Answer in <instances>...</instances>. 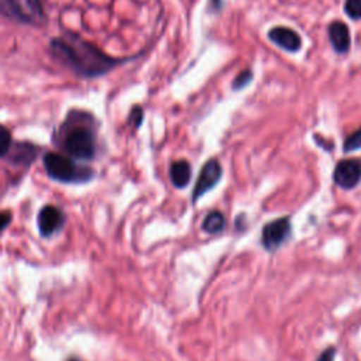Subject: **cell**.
Returning <instances> with one entry per match:
<instances>
[{
  "instance_id": "cell-1",
  "label": "cell",
  "mask_w": 361,
  "mask_h": 361,
  "mask_svg": "<svg viewBox=\"0 0 361 361\" xmlns=\"http://www.w3.org/2000/svg\"><path fill=\"white\" fill-rule=\"evenodd\" d=\"M49 52L56 62L83 79L103 76L121 62L78 34L68 31L51 39Z\"/></svg>"
},
{
  "instance_id": "cell-2",
  "label": "cell",
  "mask_w": 361,
  "mask_h": 361,
  "mask_svg": "<svg viewBox=\"0 0 361 361\" xmlns=\"http://www.w3.org/2000/svg\"><path fill=\"white\" fill-rule=\"evenodd\" d=\"M62 149L79 161H90L96 157V121L87 111L72 110L58 130Z\"/></svg>"
},
{
  "instance_id": "cell-3",
  "label": "cell",
  "mask_w": 361,
  "mask_h": 361,
  "mask_svg": "<svg viewBox=\"0 0 361 361\" xmlns=\"http://www.w3.org/2000/svg\"><path fill=\"white\" fill-rule=\"evenodd\" d=\"M42 164L47 175L61 183H85L93 178V169L78 165L72 158L59 152H47Z\"/></svg>"
},
{
  "instance_id": "cell-4",
  "label": "cell",
  "mask_w": 361,
  "mask_h": 361,
  "mask_svg": "<svg viewBox=\"0 0 361 361\" xmlns=\"http://www.w3.org/2000/svg\"><path fill=\"white\" fill-rule=\"evenodd\" d=\"M0 14L24 24H39L44 18L39 0H0Z\"/></svg>"
},
{
  "instance_id": "cell-5",
  "label": "cell",
  "mask_w": 361,
  "mask_h": 361,
  "mask_svg": "<svg viewBox=\"0 0 361 361\" xmlns=\"http://www.w3.org/2000/svg\"><path fill=\"white\" fill-rule=\"evenodd\" d=\"M66 223L65 213L54 204L44 206L37 217V226L41 237H51L62 230Z\"/></svg>"
},
{
  "instance_id": "cell-6",
  "label": "cell",
  "mask_w": 361,
  "mask_h": 361,
  "mask_svg": "<svg viewBox=\"0 0 361 361\" xmlns=\"http://www.w3.org/2000/svg\"><path fill=\"white\" fill-rule=\"evenodd\" d=\"M220 178H221V165L219 164V161L214 158L206 161L200 169L199 178L193 188V195H192L193 202L199 200L206 192L213 189L216 183L220 180Z\"/></svg>"
},
{
  "instance_id": "cell-7",
  "label": "cell",
  "mask_w": 361,
  "mask_h": 361,
  "mask_svg": "<svg viewBox=\"0 0 361 361\" xmlns=\"http://www.w3.org/2000/svg\"><path fill=\"white\" fill-rule=\"evenodd\" d=\"M290 231V221L288 217L275 219L262 227L261 243L267 250H275L279 247Z\"/></svg>"
},
{
  "instance_id": "cell-8",
  "label": "cell",
  "mask_w": 361,
  "mask_h": 361,
  "mask_svg": "<svg viewBox=\"0 0 361 361\" xmlns=\"http://www.w3.org/2000/svg\"><path fill=\"white\" fill-rule=\"evenodd\" d=\"M333 179L336 185H338L343 189H353L354 186H357L361 179L360 161L354 158L341 159L334 168Z\"/></svg>"
},
{
  "instance_id": "cell-9",
  "label": "cell",
  "mask_w": 361,
  "mask_h": 361,
  "mask_svg": "<svg viewBox=\"0 0 361 361\" xmlns=\"http://www.w3.org/2000/svg\"><path fill=\"white\" fill-rule=\"evenodd\" d=\"M38 155V148L31 142H13L8 152L7 159L11 165L16 166H28Z\"/></svg>"
},
{
  "instance_id": "cell-10",
  "label": "cell",
  "mask_w": 361,
  "mask_h": 361,
  "mask_svg": "<svg viewBox=\"0 0 361 361\" xmlns=\"http://www.w3.org/2000/svg\"><path fill=\"white\" fill-rule=\"evenodd\" d=\"M268 37L274 44L286 51L295 52L300 48V37L288 27H274L269 30Z\"/></svg>"
},
{
  "instance_id": "cell-11",
  "label": "cell",
  "mask_w": 361,
  "mask_h": 361,
  "mask_svg": "<svg viewBox=\"0 0 361 361\" xmlns=\"http://www.w3.org/2000/svg\"><path fill=\"white\" fill-rule=\"evenodd\" d=\"M329 39L337 52H347L351 42L348 27L341 21L331 23L329 25Z\"/></svg>"
},
{
  "instance_id": "cell-12",
  "label": "cell",
  "mask_w": 361,
  "mask_h": 361,
  "mask_svg": "<svg viewBox=\"0 0 361 361\" xmlns=\"http://www.w3.org/2000/svg\"><path fill=\"white\" fill-rule=\"evenodd\" d=\"M169 176H171V180L175 188H179V189L185 188L189 183L190 176H192L190 164L185 159L175 161L169 168Z\"/></svg>"
},
{
  "instance_id": "cell-13",
  "label": "cell",
  "mask_w": 361,
  "mask_h": 361,
  "mask_svg": "<svg viewBox=\"0 0 361 361\" xmlns=\"http://www.w3.org/2000/svg\"><path fill=\"white\" fill-rule=\"evenodd\" d=\"M224 226H226V219H224L223 213H220L217 210L206 214V217L202 223V228L209 234H217V233L223 231Z\"/></svg>"
},
{
  "instance_id": "cell-14",
  "label": "cell",
  "mask_w": 361,
  "mask_h": 361,
  "mask_svg": "<svg viewBox=\"0 0 361 361\" xmlns=\"http://www.w3.org/2000/svg\"><path fill=\"white\" fill-rule=\"evenodd\" d=\"M11 144H13V141H11V134H10L8 128L4 127L3 124H0V158L7 155Z\"/></svg>"
},
{
  "instance_id": "cell-15",
  "label": "cell",
  "mask_w": 361,
  "mask_h": 361,
  "mask_svg": "<svg viewBox=\"0 0 361 361\" xmlns=\"http://www.w3.org/2000/svg\"><path fill=\"white\" fill-rule=\"evenodd\" d=\"M344 10L350 18L360 20L361 18V0H345Z\"/></svg>"
},
{
  "instance_id": "cell-16",
  "label": "cell",
  "mask_w": 361,
  "mask_h": 361,
  "mask_svg": "<svg viewBox=\"0 0 361 361\" xmlns=\"http://www.w3.org/2000/svg\"><path fill=\"white\" fill-rule=\"evenodd\" d=\"M343 148H344L345 152H350V151L361 148V127L357 131H354L351 135L347 137V140L344 141V147Z\"/></svg>"
},
{
  "instance_id": "cell-17",
  "label": "cell",
  "mask_w": 361,
  "mask_h": 361,
  "mask_svg": "<svg viewBox=\"0 0 361 361\" xmlns=\"http://www.w3.org/2000/svg\"><path fill=\"white\" fill-rule=\"evenodd\" d=\"M252 79V72L250 69H245L243 72H240L235 79H234V83H233V87L234 89H241L244 86H247Z\"/></svg>"
},
{
  "instance_id": "cell-18",
  "label": "cell",
  "mask_w": 361,
  "mask_h": 361,
  "mask_svg": "<svg viewBox=\"0 0 361 361\" xmlns=\"http://www.w3.org/2000/svg\"><path fill=\"white\" fill-rule=\"evenodd\" d=\"M130 121L134 124V127H140V124L142 121V110L138 106L133 107L131 114H130Z\"/></svg>"
},
{
  "instance_id": "cell-19",
  "label": "cell",
  "mask_w": 361,
  "mask_h": 361,
  "mask_svg": "<svg viewBox=\"0 0 361 361\" xmlns=\"http://www.w3.org/2000/svg\"><path fill=\"white\" fill-rule=\"evenodd\" d=\"M11 223L10 212H0V231H3Z\"/></svg>"
},
{
  "instance_id": "cell-20",
  "label": "cell",
  "mask_w": 361,
  "mask_h": 361,
  "mask_svg": "<svg viewBox=\"0 0 361 361\" xmlns=\"http://www.w3.org/2000/svg\"><path fill=\"white\" fill-rule=\"evenodd\" d=\"M334 353H336V348L329 347V348H326V350L320 354V357H319V360H317V361H333V358H334Z\"/></svg>"
},
{
  "instance_id": "cell-21",
  "label": "cell",
  "mask_w": 361,
  "mask_h": 361,
  "mask_svg": "<svg viewBox=\"0 0 361 361\" xmlns=\"http://www.w3.org/2000/svg\"><path fill=\"white\" fill-rule=\"evenodd\" d=\"M66 361H80L79 358H76V357H69Z\"/></svg>"
},
{
  "instance_id": "cell-22",
  "label": "cell",
  "mask_w": 361,
  "mask_h": 361,
  "mask_svg": "<svg viewBox=\"0 0 361 361\" xmlns=\"http://www.w3.org/2000/svg\"><path fill=\"white\" fill-rule=\"evenodd\" d=\"M214 4H216V7H219L220 6V0H212Z\"/></svg>"
}]
</instances>
